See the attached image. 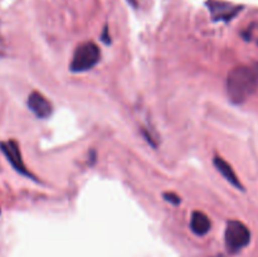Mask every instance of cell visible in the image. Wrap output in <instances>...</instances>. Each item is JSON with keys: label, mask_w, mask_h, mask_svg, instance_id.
<instances>
[{"label": "cell", "mask_w": 258, "mask_h": 257, "mask_svg": "<svg viewBox=\"0 0 258 257\" xmlns=\"http://www.w3.org/2000/svg\"><path fill=\"white\" fill-rule=\"evenodd\" d=\"M227 93L233 103H243L258 90V62L234 67L227 77Z\"/></svg>", "instance_id": "1"}, {"label": "cell", "mask_w": 258, "mask_h": 257, "mask_svg": "<svg viewBox=\"0 0 258 257\" xmlns=\"http://www.w3.org/2000/svg\"><path fill=\"white\" fill-rule=\"evenodd\" d=\"M101 50L93 42H86L78 45L75 50L70 70L75 73H82L90 71L100 62Z\"/></svg>", "instance_id": "2"}, {"label": "cell", "mask_w": 258, "mask_h": 257, "mask_svg": "<svg viewBox=\"0 0 258 257\" xmlns=\"http://www.w3.org/2000/svg\"><path fill=\"white\" fill-rule=\"evenodd\" d=\"M224 242H226L227 251L232 254H236L248 246L251 242V232L244 223L232 219L227 223Z\"/></svg>", "instance_id": "3"}, {"label": "cell", "mask_w": 258, "mask_h": 257, "mask_svg": "<svg viewBox=\"0 0 258 257\" xmlns=\"http://www.w3.org/2000/svg\"><path fill=\"white\" fill-rule=\"evenodd\" d=\"M0 149H2L3 154L5 155L7 160L9 161L10 165L15 169L19 174L22 175L28 176L30 179H35V176L28 170V168L25 166L24 161H23L22 151H20L19 145L15 140H9L5 141V143H0Z\"/></svg>", "instance_id": "4"}, {"label": "cell", "mask_w": 258, "mask_h": 257, "mask_svg": "<svg viewBox=\"0 0 258 257\" xmlns=\"http://www.w3.org/2000/svg\"><path fill=\"white\" fill-rule=\"evenodd\" d=\"M207 5H208L212 18L216 22H228V20L233 19L243 8L239 5H233L231 3L218 2V0H209Z\"/></svg>", "instance_id": "5"}, {"label": "cell", "mask_w": 258, "mask_h": 257, "mask_svg": "<svg viewBox=\"0 0 258 257\" xmlns=\"http://www.w3.org/2000/svg\"><path fill=\"white\" fill-rule=\"evenodd\" d=\"M29 110L37 116L38 118H48L53 112V105L44 95L38 91H34L29 95L27 101Z\"/></svg>", "instance_id": "6"}, {"label": "cell", "mask_w": 258, "mask_h": 257, "mask_svg": "<svg viewBox=\"0 0 258 257\" xmlns=\"http://www.w3.org/2000/svg\"><path fill=\"white\" fill-rule=\"evenodd\" d=\"M213 163H214V166L217 168V170L222 174V176H223L229 184H232L234 188L239 189V190H244L243 184L241 183V180L238 179L237 174L234 173L233 168H232V166L229 165V164L227 163L222 156H218V155L214 156Z\"/></svg>", "instance_id": "7"}, {"label": "cell", "mask_w": 258, "mask_h": 257, "mask_svg": "<svg viewBox=\"0 0 258 257\" xmlns=\"http://www.w3.org/2000/svg\"><path fill=\"white\" fill-rule=\"evenodd\" d=\"M212 222L206 213L201 211L193 212L190 218V229L197 236H204L211 231Z\"/></svg>", "instance_id": "8"}, {"label": "cell", "mask_w": 258, "mask_h": 257, "mask_svg": "<svg viewBox=\"0 0 258 257\" xmlns=\"http://www.w3.org/2000/svg\"><path fill=\"white\" fill-rule=\"evenodd\" d=\"M164 198H165L166 202L173 204V206H179L181 202L180 197L175 193H171V191H169V193H164Z\"/></svg>", "instance_id": "9"}, {"label": "cell", "mask_w": 258, "mask_h": 257, "mask_svg": "<svg viewBox=\"0 0 258 257\" xmlns=\"http://www.w3.org/2000/svg\"><path fill=\"white\" fill-rule=\"evenodd\" d=\"M4 54V44H3V39L0 37V55Z\"/></svg>", "instance_id": "10"}, {"label": "cell", "mask_w": 258, "mask_h": 257, "mask_svg": "<svg viewBox=\"0 0 258 257\" xmlns=\"http://www.w3.org/2000/svg\"><path fill=\"white\" fill-rule=\"evenodd\" d=\"M214 257H226V256H223V254H217V256H214Z\"/></svg>", "instance_id": "11"}]
</instances>
